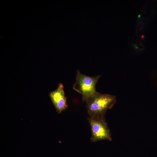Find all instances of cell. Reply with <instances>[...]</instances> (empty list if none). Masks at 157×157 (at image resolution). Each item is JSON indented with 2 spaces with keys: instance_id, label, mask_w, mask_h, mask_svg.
I'll return each instance as SVG.
<instances>
[{
  "instance_id": "cell-1",
  "label": "cell",
  "mask_w": 157,
  "mask_h": 157,
  "mask_svg": "<svg viewBox=\"0 0 157 157\" xmlns=\"http://www.w3.org/2000/svg\"><path fill=\"white\" fill-rule=\"evenodd\" d=\"M116 101L115 95L97 92L85 102L89 117L105 116L107 111L112 108Z\"/></svg>"
},
{
  "instance_id": "cell-2",
  "label": "cell",
  "mask_w": 157,
  "mask_h": 157,
  "mask_svg": "<svg viewBox=\"0 0 157 157\" xmlns=\"http://www.w3.org/2000/svg\"><path fill=\"white\" fill-rule=\"evenodd\" d=\"M100 75L90 76L83 74L78 70L76 76V81L73 88L81 94L83 102H86L97 92L96 85Z\"/></svg>"
},
{
  "instance_id": "cell-3",
  "label": "cell",
  "mask_w": 157,
  "mask_h": 157,
  "mask_svg": "<svg viewBox=\"0 0 157 157\" xmlns=\"http://www.w3.org/2000/svg\"><path fill=\"white\" fill-rule=\"evenodd\" d=\"M88 119L90 127V140L92 142L103 140H112L111 133L106 120L105 116L89 117Z\"/></svg>"
},
{
  "instance_id": "cell-4",
  "label": "cell",
  "mask_w": 157,
  "mask_h": 157,
  "mask_svg": "<svg viewBox=\"0 0 157 157\" xmlns=\"http://www.w3.org/2000/svg\"><path fill=\"white\" fill-rule=\"evenodd\" d=\"M63 85L59 83L57 88L50 92L49 95L57 113H61L68 107L67 97L63 90Z\"/></svg>"
},
{
  "instance_id": "cell-5",
  "label": "cell",
  "mask_w": 157,
  "mask_h": 157,
  "mask_svg": "<svg viewBox=\"0 0 157 157\" xmlns=\"http://www.w3.org/2000/svg\"><path fill=\"white\" fill-rule=\"evenodd\" d=\"M140 15H138V17H139V18H140Z\"/></svg>"
}]
</instances>
